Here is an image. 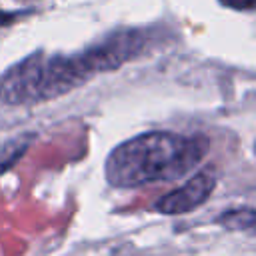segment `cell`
<instances>
[{
	"label": "cell",
	"instance_id": "cell-1",
	"mask_svg": "<svg viewBox=\"0 0 256 256\" xmlns=\"http://www.w3.org/2000/svg\"><path fill=\"white\" fill-rule=\"evenodd\" d=\"M206 148L208 142L204 138H186L168 132L142 134L120 144L108 156L106 178L118 188L176 180L204 158Z\"/></svg>",
	"mask_w": 256,
	"mask_h": 256
},
{
	"label": "cell",
	"instance_id": "cell-5",
	"mask_svg": "<svg viewBox=\"0 0 256 256\" xmlns=\"http://www.w3.org/2000/svg\"><path fill=\"white\" fill-rule=\"evenodd\" d=\"M220 224H224L230 230H252V232H256V210H250V208L230 210V212L222 214Z\"/></svg>",
	"mask_w": 256,
	"mask_h": 256
},
{
	"label": "cell",
	"instance_id": "cell-6",
	"mask_svg": "<svg viewBox=\"0 0 256 256\" xmlns=\"http://www.w3.org/2000/svg\"><path fill=\"white\" fill-rule=\"evenodd\" d=\"M220 2L234 10H254L256 8V0H220Z\"/></svg>",
	"mask_w": 256,
	"mask_h": 256
},
{
	"label": "cell",
	"instance_id": "cell-3",
	"mask_svg": "<svg viewBox=\"0 0 256 256\" xmlns=\"http://www.w3.org/2000/svg\"><path fill=\"white\" fill-rule=\"evenodd\" d=\"M214 176L208 172H200L196 174L190 182H186L182 188L172 190L170 194L162 196L156 204V210H160L162 214H186L196 210L198 206H202L206 202V198L212 194L214 190Z\"/></svg>",
	"mask_w": 256,
	"mask_h": 256
},
{
	"label": "cell",
	"instance_id": "cell-4",
	"mask_svg": "<svg viewBox=\"0 0 256 256\" xmlns=\"http://www.w3.org/2000/svg\"><path fill=\"white\" fill-rule=\"evenodd\" d=\"M30 142H32L30 136H20V138H14V140L6 142L4 146H0V174L10 170L20 160V156L28 150Z\"/></svg>",
	"mask_w": 256,
	"mask_h": 256
},
{
	"label": "cell",
	"instance_id": "cell-2",
	"mask_svg": "<svg viewBox=\"0 0 256 256\" xmlns=\"http://www.w3.org/2000/svg\"><path fill=\"white\" fill-rule=\"evenodd\" d=\"M88 74L90 68L82 56L64 58L34 54L2 76L0 100L10 106L46 102L76 88Z\"/></svg>",
	"mask_w": 256,
	"mask_h": 256
}]
</instances>
